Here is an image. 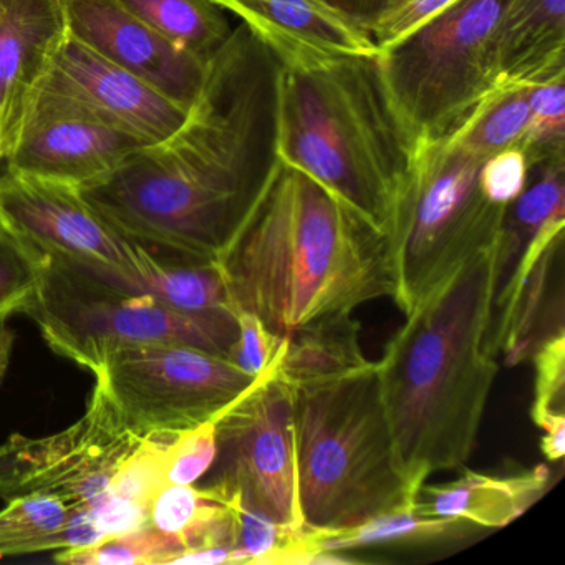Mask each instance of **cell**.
<instances>
[{
	"label": "cell",
	"instance_id": "1",
	"mask_svg": "<svg viewBox=\"0 0 565 565\" xmlns=\"http://www.w3.org/2000/svg\"><path fill=\"white\" fill-rule=\"evenodd\" d=\"M282 65L244 24L210 58L180 130L81 194L150 250L214 260L267 193L279 157Z\"/></svg>",
	"mask_w": 565,
	"mask_h": 565
},
{
	"label": "cell",
	"instance_id": "2",
	"mask_svg": "<svg viewBox=\"0 0 565 565\" xmlns=\"http://www.w3.org/2000/svg\"><path fill=\"white\" fill-rule=\"evenodd\" d=\"M214 264L234 313H254L280 335L396 289L390 237L284 163Z\"/></svg>",
	"mask_w": 565,
	"mask_h": 565
},
{
	"label": "cell",
	"instance_id": "3",
	"mask_svg": "<svg viewBox=\"0 0 565 565\" xmlns=\"http://www.w3.org/2000/svg\"><path fill=\"white\" fill-rule=\"evenodd\" d=\"M494 244L439 280L406 313L376 362L396 458L418 492L465 468L499 373L489 340Z\"/></svg>",
	"mask_w": 565,
	"mask_h": 565
},
{
	"label": "cell",
	"instance_id": "4",
	"mask_svg": "<svg viewBox=\"0 0 565 565\" xmlns=\"http://www.w3.org/2000/svg\"><path fill=\"white\" fill-rule=\"evenodd\" d=\"M418 143L396 110L379 55L284 68L279 157L392 241Z\"/></svg>",
	"mask_w": 565,
	"mask_h": 565
},
{
	"label": "cell",
	"instance_id": "5",
	"mask_svg": "<svg viewBox=\"0 0 565 565\" xmlns=\"http://www.w3.org/2000/svg\"><path fill=\"white\" fill-rule=\"evenodd\" d=\"M292 390L297 492L307 529L352 527L418 499L396 458L376 362Z\"/></svg>",
	"mask_w": 565,
	"mask_h": 565
},
{
	"label": "cell",
	"instance_id": "6",
	"mask_svg": "<svg viewBox=\"0 0 565 565\" xmlns=\"http://www.w3.org/2000/svg\"><path fill=\"white\" fill-rule=\"evenodd\" d=\"M44 256L41 282L24 313L57 355L94 376L125 347L186 343L227 359L236 343V316L180 312L131 284L57 254Z\"/></svg>",
	"mask_w": 565,
	"mask_h": 565
},
{
	"label": "cell",
	"instance_id": "7",
	"mask_svg": "<svg viewBox=\"0 0 565 565\" xmlns=\"http://www.w3.org/2000/svg\"><path fill=\"white\" fill-rule=\"evenodd\" d=\"M508 0H458L380 52L383 81L418 148L449 141L498 90L494 31Z\"/></svg>",
	"mask_w": 565,
	"mask_h": 565
},
{
	"label": "cell",
	"instance_id": "8",
	"mask_svg": "<svg viewBox=\"0 0 565 565\" xmlns=\"http://www.w3.org/2000/svg\"><path fill=\"white\" fill-rule=\"evenodd\" d=\"M484 160L452 141L419 148L392 237L393 300L405 316L459 264L495 243L508 207L489 203L481 193Z\"/></svg>",
	"mask_w": 565,
	"mask_h": 565
},
{
	"label": "cell",
	"instance_id": "9",
	"mask_svg": "<svg viewBox=\"0 0 565 565\" xmlns=\"http://www.w3.org/2000/svg\"><path fill=\"white\" fill-rule=\"evenodd\" d=\"M138 436L180 435L216 419L254 383L226 356L186 343L125 347L95 375Z\"/></svg>",
	"mask_w": 565,
	"mask_h": 565
},
{
	"label": "cell",
	"instance_id": "10",
	"mask_svg": "<svg viewBox=\"0 0 565 565\" xmlns=\"http://www.w3.org/2000/svg\"><path fill=\"white\" fill-rule=\"evenodd\" d=\"M274 366L217 416L216 459L203 488L279 524L302 527L292 390Z\"/></svg>",
	"mask_w": 565,
	"mask_h": 565
},
{
	"label": "cell",
	"instance_id": "11",
	"mask_svg": "<svg viewBox=\"0 0 565 565\" xmlns=\"http://www.w3.org/2000/svg\"><path fill=\"white\" fill-rule=\"evenodd\" d=\"M145 438L125 425L95 383L87 412L64 431L42 438L14 433L0 445V499L45 494L72 509L100 508L110 501L118 471Z\"/></svg>",
	"mask_w": 565,
	"mask_h": 565
},
{
	"label": "cell",
	"instance_id": "12",
	"mask_svg": "<svg viewBox=\"0 0 565 565\" xmlns=\"http://www.w3.org/2000/svg\"><path fill=\"white\" fill-rule=\"evenodd\" d=\"M0 226L42 254H57L147 292L157 256L128 239L78 188L25 174L0 178Z\"/></svg>",
	"mask_w": 565,
	"mask_h": 565
},
{
	"label": "cell",
	"instance_id": "13",
	"mask_svg": "<svg viewBox=\"0 0 565 565\" xmlns=\"http://www.w3.org/2000/svg\"><path fill=\"white\" fill-rule=\"evenodd\" d=\"M143 147L78 102L39 88L9 161V173L81 190L110 177Z\"/></svg>",
	"mask_w": 565,
	"mask_h": 565
},
{
	"label": "cell",
	"instance_id": "14",
	"mask_svg": "<svg viewBox=\"0 0 565 565\" xmlns=\"http://www.w3.org/2000/svg\"><path fill=\"white\" fill-rule=\"evenodd\" d=\"M67 34L191 110L207 64L135 18L118 0H61Z\"/></svg>",
	"mask_w": 565,
	"mask_h": 565
},
{
	"label": "cell",
	"instance_id": "15",
	"mask_svg": "<svg viewBox=\"0 0 565 565\" xmlns=\"http://www.w3.org/2000/svg\"><path fill=\"white\" fill-rule=\"evenodd\" d=\"M41 88L65 95L145 147L180 130L190 110L71 35L52 58Z\"/></svg>",
	"mask_w": 565,
	"mask_h": 565
},
{
	"label": "cell",
	"instance_id": "16",
	"mask_svg": "<svg viewBox=\"0 0 565 565\" xmlns=\"http://www.w3.org/2000/svg\"><path fill=\"white\" fill-rule=\"evenodd\" d=\"M565 230V151L531 163L521 196L509 204L492 260L489 340L501 350L512 310L532 267Z\"/></svg>",
	"mask_w": 565,
	"mask_h": 565
},
{
	"label": "cell",
	"instance_id": "17",
	"mask_svg": "<svg viewBox=\"0 0 565 565\" xmlns=\"http://www.w3.org/2000/svg\"><path fill=\"white\" fill-rule=\"evenodd\" d=\"M236 15L284 68L380 54L372 34L330 0H214Z\"/></svg>",
	"mask_w": 565,
	"mask_h": 565
},
{
	"label": "cell",
	"instance_id": "18",
	"mask_svg": "<svg viewBox=\"0 0 565 565\" xmlns=\"http://www.w3.org/2000/svg\"><path fill=\"white\" fill-rule=\"evenodd\" d=\"M65 35L61 0H0V178Z\"/></svg>",
	"mask_w": 565,
	"mask_h": 565
},
{
	"label": "cell",
	"instance_id": "19",
	"mask_svg": "<svg viewBox=\"0 0 565 565\" xmlns=\"http://www.w3.org/2000/svg\"><path fill=\"white\" fill-rule=\"evenodd\" d=\"M499 85L565 75V0H508L494 31Z\"/></svg>",
	"mask_w": 565,
	"mask_h": 565
},
{
	"label": "cell",
	"instance_id": "20",
	"mask_svg": "<svg viewBox=\"0 0 565 565\" xmlns=\"http://www.w3.org/2000/svg\"><path fill=\"white\" fill-rule=\"evenodd\" d=\"M551 486V469L539 465L515 475L466 469L445 484H423L416 509L425 515L458 518L481 529H501L521 518Z\"/></svg>",
	"mask_w": 565,
	"mask_h": 565
},
{
	"label": "cell",
	"instance_id": "21",
	"mask_svg": "<svg viewBox=\"0 0 565 565\" xmlns=\"http://www.w3.org/2000/svg\"><path fill=\"white\" fill-rule=\"evenodd\" d=\"M360 343L353 312L320 317L286 333L276 360V375L290 388L337 379L370 365Z\"/></svg>",
	"mask_w": 565,
	"mask_h": 565
},
{
	"label": "cell",
	"instance_id": "22",
	"mask_svg": "<svg viewBox=\"0 0 565 565\" xmlns=\"http://www.w3.org/2000/svg\"><path fill=\"white\" fill-rule=\"evenodd\" d=\"M558 335H565L564 234L552 241L525 279L499 355L515 366Z\"/></svg>",
	"mask_w": 565,
	"mask_h": 565
},
{
	"label": "cell",
	"instance_id": "23",
	"mask_svg": "<svg viewBox=\"0 0 565 565\" xmlns=\"http://www.w3.org/2000/svg\"><path fill=\"white\" fill-rule=\"evenodd\" d=\"M475 529H479L478 525L465 519L422 514L416 509V502H413L352 527L333 531L307 529V539L317 554V565L353 564V558L342 557V554L373 545L456 541L471 535Z\"/></svg>",
	"mask_w": 565,
	"mask_h": 565
},
{
	"label": "cell",
	"instance_id": "24",
	"mask_svg": "<svg viewBox=\"0 0 565 565\" xmlns=\"http://www.w3.org/2000/svg\"><path fill=\"white\" fill-rule=\"evenodd\" d=\"M128 12L184 51L210 61L233 28L214 0H118Z\"/></svg>",
	"mask_w": 565,
	"mask_h": 565
},
{
	"label": "cell",
	"instance_id": "25",
	"mask_svg": "<svg viewBox=\"0 0 565 565\" xmlns=\"http://www.w3.org/2000/svg\"><path fill=\"white\" fill-rule=\"evenodd\" d=\"M75 509L54 495L32 494L8 501L0 511V558L74 547Z\"/></svg>",
	"mask_w": 565,
	"mask_h": 565
},
{
	"label": "cell",
	"instance_id": "26",
	"mask_svg": "<svg viewBox=\"0 0 565 565\" xmlns=\"http://www.w3.org/2000/svg\"><path fill=\"white\" fill-rule=\"evenodd\" d=\"M147 292L164 306L191 316H236L214 260L183 257L173 263L157 256Z\"/></svg>",
	"mask_w": 565,
	"mask_h": 565
},
{
	"label": "cell",
	"instance_id": "27",
	"mask_svg": "<svg viewBox=\"0 0 565 565\" xmlns=\"http://www.w3.org/2000/svg\"><path fill=\"white\" fill-rule=\"evenodd\" d=\"M184 554L186 545L177 535L143 524L85 547L58 551L54 561L72 565H168L180 564Z\"/></svg>",
	"mask_w": 565,
	"mask_h": 565
},
{
	"label": "cell",
	"instance_id": "28",
	"mask_svg": "<svg viewBox=\"0 0 565 565\" xmlns=\"http://www.w3.org/2000/svg\"><path fill=\"white\" fill-rule=\"evenodd\" d=\"M532 87L534 85H499L469 124L449 141L484 158L521 143L531 114L529 92Z\"/></svg>",
	"mask_w": 565,
	"mask_h": 565
},
{
	"label": "cell",
	"instance_id": "29",
	"mask_svg": "<svg viewBox=\"0 0 565 565\" xmlns=\"http://www.w3.org/2000/svg\"><path fill=\"white\" fill-rule=\"evenodd\" d=\"M531 360L535 369L531 418L544 431L542 455L557 462L565 455V335L542 345Z\"/></svg>",
	"mask_w": 565,
	"mask_h": 565
},
{
	"label": "cell",
	"instance_id": "30",
	"mask_svg": "<svg viewBox=\"0 0 565 565\" xmlns=\"http://www.w3.org/2000/svg\"><path fill=\"white\" fill-rule=\"evenodd\" d=\"M565 75L548 78L529 92L527 127L519 147L529 163L565 151Z\"/></svg>",
	"mask_w": 565,
	"mask_h": 565
},
{
	"label": "cell",
	"instance_id": "31",
	"mask_svg": "<svg viewBox=\"0 0 565 565\" xmlns=\"http://www.w3.org/2000/svg\"><path fill=\"white\" fill-rule=\"evenodd\" d=\"M45 256L0 226V323L24 313L44 273Z\"/></svg>",
	"mask_w": 565,
	"mask_h": 565
},
{
	"label": "cell",
	"instance_id": "32",
	"mask_svg": "<svg viewBox=\"0 0 565 565\" xmlns=\"http://www.w3.org/2000/svg\"><path fill=\"white\" fill-rule=\"evenodd\" d=\"M216 419L174 435L168 451L167 484H196L216 459Z\"/></svg>",
	"mask_w": 565,
	"mask_h": 565
},
{
	"label": "cell",
	"instance_id": "33",
	"mask_svg": "<svg viewBox=\"0 0 565 565\" xmlns=\"http://www.w3.org/2000/svg\"><path fill=\"white\" fill-rule=\"evenodd\" d=\"M458 0H385L369 31L380 52L392 47Z\"/></svg>",
	"mask_w": 565,
	"mask_h": 565
},
{
	"label": "cell",
	"instance_id": "34",
	"mask_svg": "<svg viewBox=\"0 0 565 565\" xmlns=\"http://www.w3.org/2000/svg\"><path fill=\"white\" fill-rule=\"evenodd\" d=\"M527 154L519 145L498 151L482 161L479 168V188L489 203L508 207L514 203L529 180Z\"/></svg>",
	"mask_w": 565,
	"mask_h": 565
},
{
	"label": "cell",
	"instance_id": "35",
	"mask_svg": "<svg viewBox=\"0 0 565 565\" xmlns=\"http://www.w3.org/2000/svg\"><path fill=\"white\" fill-rule=\"evenodd\" d=\"M236 317L239 333L227 359L236 363L247 375L257 379L276 362L284 335L270 330L254 313L241 312Z\"/></svg>",
	"mask_w": 565,
	"mask_h": 565
},
{
	"label": "cell",
	"instance_id": "36",
	"mask_svg": "<svg viewBox=\"0 0 565 565\" xmlns=\"http://www.w3.org/2000/svg\"><path fill=\"white\" fill-rule=\"evenodd\" d=\"M337 8L352 15L353 19L365 25L366 29L372 24L373 19L382 11L385 0H330Z\"/></svg>",
	"mask_w": 565,
	"mask_h": 565
},
{
	"label": "cell",
	"instance_id": "37",
	"mask_svg": "<svg viewBox=\"0 0 565 565\" xmlns=\"http://www.w3.org/2000/svg\"><path fill=\"white\" fill-rule=\"evenodd\" d=\"M14 332L6 326V322L0 323V380L4 379L6 373H8L12 352H14Z\"/></svg>",
	"mask_w": 565,
	"mask_h": 565
}]
</instances>
